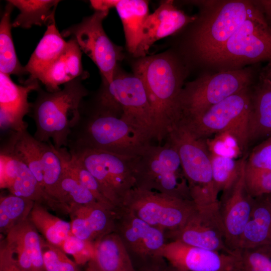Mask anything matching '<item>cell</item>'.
Returning <instances> with one entry per match:
<instances>
[{
	"label": "cell",
	"mask_w": 271,
	"mask_h": 271,
	"mask_svg": "<svg viewBox=\"0 0 271 271\" xmlns=\"http://www.w3.org/2000/svg\"><path fill=\"white\" fill-rule=\"evenodd\" d=\"M133 71L144 85L152 112L154 140L161 145L180 120L186 67L175 55L166 52L140 58Z\"/></svg>",
	"instance_id": "obj_1"
},
{
	"label": "cell",
	"mask_w": 271,
	"mask_h": 271,
	"mask_svg": "<svg viewBox=\"0 0 271 271\" xmlns=\"http://www.w3.org/2000/svg\"><path fill=\"white\" fill-rule=\"evenodd\" d=\"M83 105L91 114L120 118L144 136L154 139L152 112L147 93L142 81L134 74H122L117 68L112 81L102 82L95 94L84 99Z\"/></svg>",
	"instance_id": "obj_2"
},
{
	"label": "cell",
	"mask_w": 271,
	"mask_h": 271,
	"mask_svg": "<svg viewBox=\"0 0 271 271\" xmlns=\"http://www.w3.org/2000/svg\"><path fill=\"white\" fill-rule=\"evenodd\" d=\"M84 77L64 84L63 89L49 92L41 88L31 103L30 112L36 125L34 138L52 142L57 149L67 146L71 130L80 117V107L88 92L82 83Z\"/></svg>",
	"instance_id": "obj_3"
},
{
	"label": "cell",
	"mask_w": 271,
	"mask_h": 271,
	"mask_svg": "<svg viewBox=\"0 0 271 271\" xmlns=\"http://www.w3.org/2000/svg\"><path fill=\"white\" fill-rule=\"evenodd\" d=\"M201 13L195 22L190 45L203 61L218 51L248 19L262 13L255 1H207L198 3Z\"/></svg>",
	"instance_id": "obj_4"
},
{
	"label": "cell",
	"mask_w": 271,
	"mask_h": 271,
	"mask_svg": "<svg viewBox=\"0 0 271 271\" xmlns=\"http://www.w3.org/2000/svg\"><path fill=\"white\" fill-rule=\"evenodd\" d=\"M151 142L120 118L107 114H80L71 130L66 148L69 153L96 150L134 158Z\"/></svg>",
	"instance_id": "obj_5"
},
{
	"label": "cell",
	"mask_w": 271,
	"mask_h": 271,
	"mask_svg": "<svg viewBox=\"0 0 271 271\" xmlns=\"http://www.w3.org/2000/svg\"><path fill=\"white\" fill-rule=\"evenodd\" d=\"M136 187L191 200L178 153L167 141L149 145L132 159Z\"/></svg>",
	"instance_id": "obj_6"
},
{
	"label": "cell",
	"mask_w": 271,
	"mask_h": 271,
	"mask_svg": "<svg viewBox=\"0 0 271 271\" xmlns=\"http://www.w3.org/2000/svg\"><path fill=\"white\" fill-rule=\"evenodd\" d=\"M165 141L178 153L190 197L195 206L203 207L218 203V193L214 183L205 139L195 137L178 122L169 131Z\"/></svg>",
	"instance_id": "obj_7"
},
{
	"label": "cell",
	"mask_w": 271,
	"mask_h": 271,
	"mask_svg": "<svg viewBox=\"0 0 271 271\" xmlns=\"http://www.w3.org/2000/svg\"><path fill=\"white\" fill-rule=\"evenodd\" d=\"M254 76L251 68H241L222 70L188 82L180 97V121L199 116L225 98L251 86Z\"/></svg>",
	"instance_id": "obj_8"
},
{
	"label": "cell",
	"mask_w": 271,
	"mask_h": 271,
	"mask_svg": "<svg viewBox=\"0 0 271 271\" xmlns=\"http://www.w3.org/2000/svg\"><path fill=\"white\" fill-rule=\"evenodd\" d=\"M261 61L271 62V26L262 13L246 20L205 62L230 70Z\"/></svg>",
	"instance_id": "obj_9"
},
{
	"label": "cell",
	"mask_w": 271,
	"mask_h": 271,
	"mask_svg": "<svg viewBox=\"0 0 271 271\" xmlns=\"http://www.w3.org/2000/svg\"><path fill=\"white\" fill-rule=\"evenodd\" d=\"M250 87L225 98L199 116L179 122L199 139L205 140L213 134L229 132L237 138L243 152L248 147Z\"/></svg>",
	"instance_id": "obj_10"
},
{
	"label": "cell",
	"mask_w": 271,
	"mask_h": 271,
	"mask_svg": "<svg viewBox=\"0 0 271 271\" xmlns=\"http://www.w3.org/2000/svg\"><path fill=\"white\" fill-rule=\"evenodd\" d=\"M121 207L165 233L183 226L196 210L191 200L136 187L129 192Z\"/></svg>",
	"instance_id": "obj_11"
},
{
	"label": "cell",
	"mask_w": 271,
	"mask_h": 271,
	"mask_svg": "<svg viewBox=\"0 0 271 271\" xmlns=\"http://www.w3.org/2000/svg\"><path fill=\"white\" fill-rule=\"evenodd\" d=\"M69 154L95 178L105 198L116 208L121 207L126 196L136 186L133 158L96 150H84Z\"/></svg>",
	"instance_id": "obj_12"
},
{
	"label": "cell",
	"mask_w": 271,
	"mask_h": 271,
	"mask_svg": "<svg viewBox=\"0 0 271 271\" xmlns=\"http://www.w3.org/2000/svg\"><path fill=\"white\" fill-rule=\"evenodd\" d=\"M109 11H95L79 23L62 32L63 37L71 36L80 50L95 64L102 76V82L110 83L122 59L120 47L115 45L105 33L102 26Z\"/></svg>",
	"instance_id": "obj_13"
},
{
	"label": "cell",
	"mask_w": 271,
	"mask_h": 271,
	"mask_svg": "<svg viewBox=\"0 0 271 271\" xmlns=\"http://www.w3.org/2000/svg\"><path fill=\"white\" fill-rule=\"evenodd\" d=\"M114 232L120 238L135 267L158 254L167 242L165 233L123 207L115 211Z\"/></svg>",
	"instance_id": "obj_14"
},
{
	"label": "cell",
	"mask_w": 271,
	"mask_h": 271,
	"mask_svg": "<svg viewBox=\"0 0 271 271\" xmlns=\"http://www.w3.org/2000/svg\"><path fill=\"white\" fill-rule=\"evenodd\" d=\"M166 239L224 253H231L227 247L219 210V202L196 210L186 224L179 229L165 233Z\"/></svg>",
	"instance_id": "obj_15"
},
{
	"label": "cell",
	"mask_w": 271,
	"mask_h": 271,
	"mask_svg": "<svg viewBox=\"0 0 271 271\" xmlns=\"http://www.w3.org/2000/svg\"><path fill=\"white\" fill-rule=\"evenodd\" d=\"M0 185L13 195L31 200L54 211L68 214V209L42 188L29 168L9 153L0 156Z\"/></svg>",
	"instance_id": "obj_16"
},
{
	"label": "cell",
	"mask_w": 271,
	"mask_h": 271,
	"mask_svg": "<svg viewBox=\"0 0 271 271\" xmlns=\"http://www.w3.org/2000/svg\"><path fill=\"white\" fill-rule=\"evenodd\" d=\"M158 256L180 271H230L234 261L233 252L208 250L177 240L167 241Z\"/></svg>",
	"instance_id": "obj_17"
},
{
	"label": "cell",
	"mask_w": 271,
	"mask_h": 271,
	"mask_svg": "<svg viewBox=\"0 0 271 271\" xmlns=\"http://www.w3.org/2000/svg\"><path fill=\"white\" fill-rule=\"evenodd\" d=\"M246 163V162H245ZM245 164L237 182L223 193L219 210L227 247L232 252L239 248L241 236L252 209L254 198L247 192L244 181Z\"/></svg>",
	"instance_id": "obj_18"
},
{
	"label": "cell",
	"mask_w": 271,
	"mask_h": 271,
	"mask_svg": "<svg viewBox=\"0 0 271 271\" xmlns=\"http://www.w3.org/2000/svg\"><path fill=\"white\" fill-rule=\"evenodd\" d=\"M39 81H26L23 85L16 84L10 76L0 72V127L1 130L20 131L27 129L24 120L30 112L29 94L40 88Z\"/></svg>",
	"instance_id": "obj_19"
},
{
	"label": "cell",
	"mask_w": 271,
	"mask_h": 271,
	"mask_svg": "<svg viewBox=\"0 0 271 271\" xmlns=\"http://www.w3.org/2000/svg\"><path fill=\"white\" fill-rule=\"evenodd\" d=\"M42 237L29 218L14 226L1 241L5 250L22 269L45 271Z\"/></svg>",
	"instance_id": "obj_20"
},
{
	"label": "cell",
	"mask_w": 271,
	"mask_h": 271,
	"mask_svg": "<svg viewBox=\"0 0 271 271\" xmlns=\"http://www.w3.org/2000/svg\"><path fill=\"white\" fill-rule=\"evenodd\" d=\"M196 18L189 16L177 8L172 1H162L145 22L142 41L135 57L140 58L146 56L155 42L193 23Z\"/></svg>",
	"instance_id": "obj_21"
},
{
	"label": "cell",
	"mask_w": 271,
	"mask_h": 271,
	"mask_svg": "<svg viewBox=\"0 0 271 271\" xmlns=\"http://www.w3.org/2000/svg\"><path fill=\"white\" fill-rule=\"evenodd\" d=\"M115 211L100 204L70 207L72 233L78 238L93 243L114 232Z\"/></svg>",
	"instance_id": "obj_22"
},
{
	"label": "cell",
	"mask_w": 271,
	"mask_h": 271,
	"mask_svg": "<svg viewBox=\"0 0 271 271\" xmlns=\"http://www.w3.org/2000/svg\"><path fill=\"white\" fill-rule=\"evenodd\" d=\"M250 88L247 122L248 145L271 136V81L259 74Z\"/></svg>",
	"instance_id": "obj_23"
},
{
	"label": "cell",
	"mask_w": 271,
	"mask_h": 271,
	"mask_svg": "<svg viewBox=\"0 0 271 271\" xmlns=\"http://www.w3.org/2000/svg\"><path fill=\"white\" fill-rule=\"evenodd\" d=\"M81 50L77 42L71 38L60 56L39 79L49 92L60 90L59 86L83 77Z\"/></svg>",
	"instance_id": "obj_24"
},
{
	"label": "cell",
	"mask_w": 271,
	"mask_h": 271,
	"mask_svg": "<svg viewBox=\"0 0 271 271\" xmlns=\"http://www.w3.org/2000/svg\"><path fill=\"white\" fill-rule=\"evenodd\" d=\"M67 45L58 30L55 18L47 29L25 67L30 77L27 81L38 80L64 51Z\"/></svg>",
	"instance_id": "obj_25"
},
{
	"label": "cell",
	"mask_w": 271,
	"mask_h": 271,
	"mask_svg": "<svg viewBox=\"0 0 271 271\" xmlns=\"http://www.w3.org/2000/svg\"><path fill=\"white\" fill-rule=\"evenodd\" d=\"M90 260L98 271H138L120 238L115 232L107 234L94 243Z\"/></svg>",
	"instance_id": "obj_26"
},
{
	"label": "cell",
	"mask_w": 271,
	"mask_h": 271,
	"mask_svg": "<svg viewBox=\"0 0 271 271\" xmlns=\"http://www.w3.org/2000/svg\"><path fill=\"white\" fill-rule=\"evenodd\" d=\"M113 8L122 22L126 48L135 57L142 41L144 24L149 15V2L145 0H113Z\"/></svg>",
	"instance_id": "obj_27"
},
{
	"label": "cell",
	"mask_w": 271,
	"mask_h": 271,
	"mask_svg": "<svg viewBox=\"0 0 271 271\" xmlns=\"http://www.w3.org/2000/svg\"><path fill=\"white\" fill-rule=\"evenodd\" d=\"M266 245H271V202L267 195L254 198L252 209L241 236L239 248Z\"/></svg>",
	"instance_id": "obj_28"
},
{
	"label": "cell",
	"mask_w": 271,
	"mask_h": 271,
	"mask_svg": "<svg viewBox=\"0 0 271 271\" xmlns=\"http://www.w3.org/2000/svg\"><path fill=\"white\" fill-rule=\"evenodd\" d=\"M7 135L1 144V151L10 153L21 160L29 168L44 189L41 164L42 142L31 135L27 129L10 131Z\"/></svg>",
	"instance_id": "obj_29"
},
{
	"label": "cell",
	"mask_w": 271,
	"mask_h": 271,
	"mask_svg": "<svg viewBox=\"0 0 271 271\" xmlns=\"http://www.w3.org/2000/svg\"><path fill=\"white\" fill-rule=\"evenodd\" d=\"M20 11L12 27L29 29L33 26H46L55 18V12L60 2L56 0L8 1Z\"/></svg>",
	"instance_id": "obj_30"
},
{
	"label": "cell",
	"mask_w": 271,
	"mask_h": 271,
	"mask_svg": "<svg viewBox=\"0 0 271 271\" xmlns=\"http://www.w3.org/2000/svg\"><path fill=\"white\" fill-rule=\"evenodd\" d=\"M29 218L47 242L60 248L64 240L72 234L70 222L54 215L47 208L38 203H35Z\"/></svg>",
	"instance_id": "obj_31"
},
{
	"label": "cell",
	"mask_w": 271,
	"mask_h": 271,
	"mask_svg": "<svg viewBox=\"0 0 271 271\" xmlns=\"http://www.w3.org/2000/svg\"><path fill=\"white\" fill-rule=\"evenodd\" d=\"M68 153L66 148L57 149L51 142H42L41 164L44 189L56 200V196L64 173Z\"/></svg>",
	"instance_id": "obj_32"
},
{
	"label": "cell",
	"mask_w": 271,
	"mask_h": 271,
	"mask_svg": "<svg viewBox=\"0 0 271 271\" xmlns=\"http://www.w3.org/2000/svg\"><path fill=\"white\" fill-rule=\"evenodd\" d=\"M7 2L0 22V72L10 76L27 74L17 56L12 36L11 15L14 6Z\"/></svg>",
	"instance_id": "obj_33"
},
{
	"label": "cell",
	"mask_w": 271,
	"mask_h": 271,
	"mask_svg": "<svg viewBox=\"0 0 271 271\" xmlns=\"http://www.w3.org/2000/svg\"><path fill=\"white\" fill-rule=\"evenodd\" d=\"M35 202L12 194L0 198V232L6 235L16 225L27 219Z\"/></svg>",
	"instance_id": "obj_34"
},
{
	"label": "cell",
	"mask_w": 271,
	"mask_h": 271,
	"mask_svg": "<svg viewBox=\"0 0 271 271\" xmlns=\"http://www.w3.org/2000/svg\"><path fill=\"white\" fill-rule=\"evenodd\" d=\"M213 178L218 193L229 190L240 177L246 156L239 160L210 153Z\"/></svg>",
	"instance_id": "obj_35"
},
{
	"label": "cell",
	"mask_w": 271,
	"mask_h": 271,
	"mask_svg": "<svg viewBox=\"0 0 271 271\" xmlns=\"http://www.w3.org/2000/svg\"><path fill=\"white\" fill-rule=\"evenodd\" d=\"M56 199L69 211L70 207L73 205L99 204L92 193L68 170L66 163Z\"/></svg>",
	"instance_id": "obj_36"
},
{
	"label": "cell",
	"mask_w": 271,
	"mask_h": 271,
	"mask_svg": "<svg viewBox=\"0 0 271 271\" xmlns=\"http://www.w3.org/2000/svg\"><path fill=\"white\" fill-rule=\"evenodd\" d=\"M232 252L230 271H271V245L239 248Z\"/></svg>",
	"instance_id": "obj_37"
},
{
	"label": "cell",
	"mask_w": 271,
	"mask_h": 271,
	"mask_svg": "<svg viewBox=\"0 0 271 271\" xmlns=\"http://www.w3.org/2000/svg\"><path fill=\"white\" fill-rule=\"evenodd\" d=\"M66 166L71 173L92 193L97 202L107 209L115 211L116 208L104 196L100 187L92 175L69 152L66 157Z\"/></svg>",
	"instance_id": "obj_38"
},
{
	"label": "cell",
	"mask_w": 271,
	"mask_h": 271,
	"mask_svg": "<svg viewBox=\"0 0 271 271\" xmlns=\"http://www.w3.org/2000/svg\"><path fill=\"white\" fill-rule=\"evenodd\" d=\"M42 249L45 271H80L78 265L61 248L42 238Z\"/></svg>",
	"instance_id": "obj_39"
},
{
	"label": "cell",
	"mask_w": 271,
	"mask_h": 271,
	"mask_svg": "<svg viewBox=\"0 0 271 271\" xmlns=\"http://www.w3.org/2000/svg\"><path fill=\"white\" fill-rule=\"evenodd\" d=\"M244 181L247 192L253 198L271 194L270 171L245 166Z\"/></svg>",
	"instance_id": "obj_40"
},
{
	"label": "cell",
	"mask_w": 271,
	"mask_h": 271,
	"mask_svg": "<svg viewBox=\"0 0 271 271\" xmlns=\"http://www.w3.org/2000/svg\"><path fill=\"white\" fill-rule=\"evenodd\" d=\"M94 243L81 240L72 234L64 240L61 249L71 255L78 265H84L94 256Z\"/></svg>",
	"instance_id": "obj_41"
},
{
	"label": "cell",
	"mask_w": 271,
	"mask_h": 271,
	"mask_svg": "<svg viewBox=\"0 0 271 271\" xmlns=\"http://www.w3.org/2000/svg\"><path fill=\"white\" fill-rule=\"evenodd\" d=\"M245 166L271 171V136L252 150L246 158Z\"/></svg>",
	"instance_id": "obj_42"
},
{
	"label": "cell",
	"mask_w": 271,
	"mask_h": 271,
	"mask_svg": "<svg viewBox=\"0 0 271 271\" xmlns=\"http://www.w3.org/2000/svg\"><path fill=\"white\" fill-rule=\"evenodd\" d=\"M205 141L211 154L235 159L241 154L229 148L217 134L212 139H205Z\"/></svg>",
	"instance_id": "obj_43"
},
{
	"label": "cell",
	"mask_w": 271,
	"mask_h": 271,
	"mask_svg": "<svg viewBox=\"0 0 271 271\" xmlns=\"http://www.w3.org/2000/svg\"><path fill=\"white\" fill-rule=\"evenodd\" d=\"M137 269L138 271H180L161 256L152 258Z\"/></svg>",
	"instance_id": "obj_44"
},
{
	"label": "cell",
	"mask_w": 271,
	"mask_h": 271,
	"mask_svg": "<svg viewBox=\"0 0 271 271\" xmlns=\"http://www.w3.org/2000/svg\"><path fill=\"white\" fill-rule=\"evenodd\" d=\"M0 271H27L22 269L3 249L0 248Z\"/></svg>",
	"instance_id": "obj_45"
},
{
	"label": "cell",
	"mask_w": 271,
	"mask_h": 271,
	"mask_svg": "<svg viewBox=\"0 0 271 271\" xmlns=\"http://www.w3.org/2000/svg\"><path fill=\"white\" fill-rule=\"evenodd\" d=\"M260 73L271 81V62L268 63Z\"/></svg>",
	"instance_id": "obj_46"
},
{
	"label": "cell",
	"mask_w": 271,
	"mask_h": 271,
	"mask_svg": "<svg viewBox=\"0 0 271 271\" xmlns=\"http://www.w3.org/2000/svg\"><path fill=\"white\" fill-rule=\"evenodd\" d=\"M85 271H98L91 261H89L87 264Z\"/></svg>",
	"instance_id": "obj_47"
},
{
	"label": "cell",
	"mask_w": 271,
	"mask_h": 271,
	"mask_svg": "<svg viewBox=\"0 0 271 271\" xmlns=\"http://www.w3.org/2000/svg\"><path fill=\"white\" fill-rule=\"evenodd\" d=\"M267 196L268 198L269 199V200H270V201L271 202V194L267 195Z\"/></svg>",
	"instance_id": "obj_48"
}]
</instances>
